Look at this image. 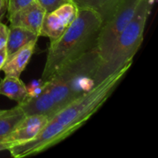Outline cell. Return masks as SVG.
I'll list each match as a JSON object with an SVG mask.
<instances>
[{
    "instance_id": "1",
    "label": "cell",
    "mask_w": 158,
    "mask_h": 158,
    "mask_svg": "<svg viewBox=\"0 0 158 158\" xmlns=\"http://www.w3.org/2000/svg\"><path fill=\"white\" fill-rule=\"evenodd\" d=\"M102 23L94 10L79 9L73 23L60 37L50 41L41 79L48 81L65 65L95 48Z\"/></svg>"
},
{
    "instance_id": "2",
    "label": "cell",
    "mask_w": 158,
    "mask_h": 158,
    "mask_svg": "<svg viewBox=\"0 0 158 158\" xmlns=\"http://www.w3.org/2000/svg\"><path fill=\"white\" fill-rule=\"evenodd\" d=\"M100 62L95 47L65 65L48 80L46 89L60 110L96 86Z\"/></svg>"
},
{
    "instance_id": "3",
    "label": "cell",
    "mask_w": 158,
    "mask_h": 158,
    "mask_svg": "<svg viewBox=\"0 0 158 158\" xmlns=\"http://www.w3.org/2000/svg\"><path fill=\"white\" fill-rule=\"evenodd\" d=\"M128 63L96 85L92 89L71 102L49 120H55L67 127L73 134L81 127L106 101L131 68Z\"/></svg>"
},
{
    "instance_id": "4",
    "label": "cell",
    "mask_w": 158,
    "mask_h": 158,
    "mask_svg": "<svg viewBox=\"0 0 158 158\" xmlns=\"http://www.w3.org/2000/svg\"><path fill=\"white\" fill-rule=\"evenodd\" d=\"M151 12L145 0H140L134 18L116 40L107 56L100 63L96 73V85L128 63L140 49L147 20Z\"/></svg>"
},
{
    "instance_id": "5",
    "label": "cell",
    "mask_w": 158,
    "mask_h": 158,
    "mask_svg": "<svg viewBox=\"0 0 158 158\" xmlns=\"http://www.w3.org/2000/svg\"><path fill=\"white\" fill-rule=\"evenodd\" d=\"M140 2L120 0L111 15L102 23L96 44L100 62L107 56L117 39L134 18Z\"/></svg>"
},
{
    "instance_id": "6",
    "label": "cell",
    "mask_w": 158,
    "mask_h": 158,
    "mask_svg": "<svg viewBox=\"0 0 158 158\" xmlns=\"http://www.w3.org/2000/svg\"><path fill=\"white\" fill-rule=\"evenodd\" d=\"M73 133L67 127L55 120H49L43 131L32 140L11 146L8 151L15 158L39 154L67 138Z\"/></svg>"
},
{
    "instance_id": "7",
    "label": "cell",
    "mask_w": 158,
    "mask_h": 158,
    "mask_svg": "<svg viewBox=\"0 0 158 158\" xmlns=\"http://www.w3.org/2000/svg\"><path fill=\"white\" fill-rule=\"evenodd\" d=\"M78 11V7L70 1L47 12L42 24L40 36L48 37L50 41L60 37L73 23Z\"/></svg>"
},
{
    "instance_id": "8",
    "label": "cell",
    "mask_w": 158,
    "mask_h": 158,
    "mask_svg": "<svg viewBox=\"0 0 158 158\" xmlns=\"http://www.w3.org/2000/svg\"><path fill=\"white\" fill-rule=\"evenodd\" d=\"M46 11L36 0L8 17L11 26L28 29L40 36V32Z\"/></svg>"
},
{
    "instance_id": "9",
    "label": "cell",
    "mask_w": 158,
    "mask_h": 158,
    "mask_svg": "<svg viewBox=\"0 0 158 158\" xmlns=\"http://www.w3.org/2000/svg\"><path fill=\"white\" fill-rule=\"evenodd\" d=\"M48 122L49 117L46 115L26 116L6 137L5 142L12 143L14 145L32 140L43 131Z\"/></svg>"
},
{
    "instance_id": "10",
    "label": "cell",
    "mask_w": 158,
    "mask_h": 158,
    "mask_svg": "<svg viewBox=\"0 0 158 158\" xmlns=\"http://www.w3.org/2000/svg\"><path fill=\"white\" fill-rule=\"evenodd\" d=\"M37 40H32L8 57L2 69L5 75L20 77L33 55Z\"/></svg>"
},
{
    "instance_id": "11",
    "label": "cell",
    "mask_w": 158,
    "mask_h": 158,
    "mask_svg": "<svg viewBox=\"0 0 158 158\" xmlns=\"http://www.w3.org/2000/svg\"><path fill=\"white\" fill-rule=\"evenodd\" d=\"M18 105L21 107L26 116L40 114L47 116L49 119L60 110V107L56 104L46 88L39 97L26 98Z\"/></svg>"
},
{
    "instance_id": "12",
    "label": "cell",
    "mask_w": 158,
    "mask_h": 158,
    "mask_svg": "<svg viewBox=\"0 0 158 158\" xmlns=\"http://www.w3.org/2000/svg\"><path fill=\"white\" fill-rule=\"evenodd\" d=\"M9 29V35L6 46L8 57L32 40H38L39 38L37 34L19 26L10 25Z\"/></svg>"
},
{
    "instance_id": "13",
    "label": "cell",
    "mask_w": 158,
    "mask_h": 158,
    "mask_svg": "<svg viewBox=\"0 0 158 158\" xmlns=\"http://www.w3.org/2000/svg\"><path fill=\"white\" fill-rule=\"evenodd\" d=\"M0 95L20 103L27 97L26 84L19 77L6 76L0 81Z\"/></svg>"
},
{
    "instance_id": "14",
    "label": "cell",
    "mask_w": 158,
    "mask_h": 158,
    "mask_svg": "<svg viewBox=\"0 0 158 158\" xmlns=\"http://www.w3.org/2000/svg\"><path fill=\"white\" fill-rule=\"evenodd\" d=\"M25 117L24 112L19 105L0 112V142H5L6 137Z\"/></svg>"
},
{
    "instance_id": "15",
    "label": "cell",
    "mask_w": 158,
    "mask_h": 158,
    "mask_svg": "<svg viewBox=\"0 0 158 158\" xmlns=\"http://www.w3.org/2000/svg\"><path fill=\"white\" fill-rule=\"evenodd\" d=\"M120 0H72L78 9H92L97 12L104 22L111 13Z\"/></svg>"
},
{
    "instance_id": "16",
    "label": "cell",
    "mask_w": 158,
    "mask_h": 158,
    "mask_svg": "<svg viewBox=\"0 0 158 158\" xmlns=\"http://www.w3.org/2000/svg\"><path fill=\"white\" fill-rule=\"evenodd\" d=\"M34 0H9L7 6V15L9 17L19 11L23 9L25 6L30 4Z\"/></svg>"
},
{
    "instance_id": "17",
    "label": "cell",
    "mask_w": 158,
    "mask_h": 158,
    "mask_svg": "<svg viewBox=\"0 0 158 158\" xmlns=\"http://www.w3.org/2000/svg\"><path fill=\"white\" fill-rule=\"evenodd\" d=\"M36 1L46 9V12H50L61 5L72 0H36Z\"/></svg>"
},
{
    "instance_id": "18",
    "label": "cell",
    "mask_w": 158,
    "mask_h": 158,
    "mask_svg": "<svg viewBox=\"0 0 158 158\" xmlns=\"http://www.w3.org/2000/svg\"><path fill=\"white\" fill-rule=\"evenodd\" d=\"M9 31V27L0 21V49L6 46Z\"/></svg>"
},
{
    "instance_id": "19",
    "label": "cell",
    "mask_w": 158,
    "mask_h": 158,
    "mask_svg": "<svg viewBox=\"0 0 158 158\" xmlns=\"http://www.w3.org/2000/svg\"><path fill=\"white\" fill-rule=\"evenodd\" d=\"M49 82L45 81L44 83L42 85H40L38 87L35 88L32 90H31L30 92L27 93V97L26 98H34V97H37L42 94L43 93V91L46 89V88L47 87V85Z\"/></svg>"
},
{
    "instance_id": "20",
    "label": "cell",
    "mask_w": 158,
    "mask_h": 158,
    "mask_svg": "<svg viewBox=\"0 0 158 158\" xmlns=\"http://www.w3.org/2000/svg\"><path fill=\"white\" fill-rule=\"evenodd\" d=\"M44 82H45L44 80L41 78L32 80L30 83H29L27 85H26V91H27V93L30 92L31 90H32V89H35V88L38 87V86H40V85L43 84V83H44Z\"/></svg>"
},
{
    "instance_id": "21",
    "label": "cell",
    "mask_w": 158,
    "mask_h": 158,
    "mask_svg": "<svg viewBox=\"0 0 158 158\" xmlns=\"http://www.w3.org/2000/svg\"><path fill=\"white\" fill-rule=\"evenodd\" d=\"M8 58V54H7V50H6V47L2 48L0 49V71L2 69L3 66H4L5 63H6V60Z\"/></svg>"
},
{
    "instance_id": "22",
    "label": "cell",
    "mask_w": 158,
    "mask_h": 158,
    "mask_svg": "<svg viewBox=\"0 0 158 158\" xmlns=\"http://www.w3.org/2000/svg\"><path fill=\"white\" fill-rule=\"evenodd\" d=\"M6 12H7V6L2 0H0V21L2 19Z\"/></svg>"
},
{
    "instance_id": "23",
    "label": "cell",
    "mask_w": 158,
    "mask_h": 158,
    "mask_svg": "<svg viewBox=\"0 0 158 158\" xmlns=\"http://www.w3.org/2000/svg\"><path fill=\"white\" fill-rule=\"evenodd\" d=\"M11 146H12V143H9V142H0V151H6V150L8 151Z\"/></svg>"
},
{
    "instance_id": "24",
    "label": "cell",
    "mask_w": 158,
    "mask_h": 158,
    "mask_svg": "<svg viewBox=\"0 0 158 158\" xmlns=\"http://www.w3.org/2000/svg\"><path fill=\"white\" fill-rule=\"evenodd\" d=\"M157 0H145L146 3L148 4V7H149L151 9H152L153 6H154V5L155 4L156 2H157Z\"/></svg>"
},
{
    "instance_id": "25",
    "label": "cell",
    "mask_w": 158,
    "mask_h": 158,
    "mask_svg": "<svg viewBox=\"0 0 158 158\" xmlns=\"http://www.w3.org/2000/svg\"><path fill=\"white\" fill-rule=\"evenodd\" d=\"M2 1L5 3V5H6V6H8V1H9V0H2Z\"/></svg>"
},
{
    "instance_id": "26",
    "label": "cell",
    "mask_w": 158,
    "mask_h": 158,
    "mask_svg": "<svg viewBox=\"0 0 158 158\" xmlns=\"http://www.w3.org/2000/svg\"><path fill=\"white\" fill-rule=\"evenodd\" d=\"M1 111H2V110H0V112H1Z\"/></svg>"
}]
</instances>
